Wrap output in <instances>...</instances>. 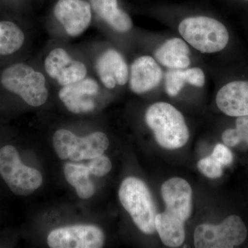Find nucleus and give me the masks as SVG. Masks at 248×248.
I'll use <instances>...</instances> for the list:
<instances>
[{
    "instance_id": "obj_21",
    "label": "nucleus",
    "mask_w": 248,
    "mask_h": 248,
    "mask_svg": "<svg viewBox=\"0 0 248 248\" xmlns=\"http://www.w3.org/2000/svg\"><path fill=\"white\" fill-rule=\"evenodd\" d=\"M24 32L14 22H0V55H8L15 53L22 46Z\"/></svg>"
},
{
    "instance_id": "obj_22",
    "label": "nucleus",
    "mask_w": 248,
    "mask_h": 248,
    "mask_svg": "<svg viewBox=\"0 0 248 248\" xmlns=\"http://www.w3.org/2000/svg\"><path fill=\"white\" fill-rule=\"evenodd\" d=\"M222 140L226 146L234 147L241 141L248 143V116L237 117L236 128L227 129L222 134Z\"/></svg>"
},
{
    "instance_id": "obj_9",
    "label": "nucleus",
    "mask_w": 248,
    "mask_h": 248,
    "mask_svg": "<svg viewBox=\"0 0 248 248\" xmlns=\"http://www.w3.org/2000/svg\"><path fill=\"white\" fill-rule=\"evenodd\" d=\"M161 195L166 204L164 215L185 223L192 210V190L182 178H172L161 186Z\"/></svg>"
},
{
    "instance_id": "obj_25",
    "label": "nucleus",
    "mask_w": 248,
    "mask_h": 248,
    "mask_svg": "<svg viewBox=\"0 0 248 248\" xmlns=\"http://www.w3.org/2000/svg\"><path fill=\"white\" fill-rule=\"evenodd\" d=\"M211 155L223 166H229L233 161V155L231 150L221 143L215 147Z\"/></svg>"
},
{
    "instance_id": "obj_7",
    "label": "nucleus",
    "mask_w": 248,
    "mask_h": 248,
    "mask_svg": "<svg viewBox=\"0 0 248 248\" xmlns=\"http://www.w3.org/2000/svg\"><path fill=\"white\" fill-rule=\"evenodd\" d=\"M248 232L239 217H227L221 224H202L194 234L197 248H232L240 246L247 238Z\"/></svg>"
},
{
    "instance_id": "obj_16",
    "label": "nucleus",
    "mask_w": 248,
    "mask_h": 248,
    "mask_svg": "<svg viewBox=\"0 0 248 248\" xmlns=\"http://www.w3.org/2000/svg\"><path fill=\"white\" fill-rule=\"evenodd\" d=\"M155 58L170 69H185L190 65V49L180 38H172L156 49Z\"/></svg>"
},
{
    "instance_id": "obj_14",
    "label": "nucleus",
    "mask_w": 248,
    "mask_h": 248,
    "mask_svg": "<svg viewBox=\"0 0 248 248\" xmlns=\"http://www.w3.org/2000/svg\"><path fill=\"white\" fill-rule=\"evenodd\" d=\"M216 102L227 115L248 116V81H232L225 85L217 93Z\"/></svg>"
},
{
    "instance_id": "obj_17",
    "label": "nucleus",
    "mask_w": 248,
    "mask_h": 248,
    "mask_svg": "<svg viewBox=\"0 0 248 248\" xmlns=\"http://www.w3.org/2000/svg\"><path fill=\"white\" fill-rule=\"evenodd\" d=\"M90 4L93 11L113 30L125 32L133 27L130 16L119 8L117 0H90Z\"/></svg>"
},
{
    "instance_id": "obj_1",
    "label": "nucleus",
    "mask_w": 248,
    "mask_h": 248,
    "mask_svg": "<svg viewBox=\"0 0 248 248\" xmlns=\"http://www.w3.org/2000/svg\"><path fill=\"white\" fill-rule=\"evenodd\" d=\"M145 118L156 142L163 148L177 149L188 141V128L184 116L169 103L153 104L147 110Z\"/></svg>"
},
{
    "instance_id": "obj_10",
    "label": "nucleus",
    "mask_w": 248,
    "mask_h": 248,
    "mask_svg": "<svg viewBox=\"0 0 248 248\" xmlns=\"http://www.w3.org/2000/svg\"><path fill=\"white\" fill-rule=\"evenodd\" d=\"M55 17L71 37L81 35L92 19V8L85 0H59L54 7Z\"/></svg>"
},
{
    "instance_id": "obj_12",
    "label": "nucleus",
    "mask_w": 248,
    "mask_h": 248,
    "mask_svg": "<svg viewBox=\"0 0 248 248\" xmlns=\"http://www.w3.org/2000/svg\"><path fill=\"white\" fill-rule=\"evenodd\" d=\"M99 86L95 80L86 78L63 86L59 97L67 108L73 113H86L95 107L91 97L97 94Z\"/></svg>"
},
{
    "instance_id": "obj_15",
    "label": "nucleus",
    "mask_w": 248,
    "mask_h": 248,
    "mask_svg": "<svg viewBox=\"0 0 248 248\" xmlns=\"http://www.w3.org/2000/svg\"><path fill=\"white\" fill-rule=\"evenodd\" d=\"M96 68L103 84L109 89H114L117 84L124 86L129 79L126 62L119 52L112 49L98 58Z\"/></svg>"
},
{
    "instance_id": "obj_24",
    "label": "nucleus",
    "mask_w": 248,
    "mask_h": 248,
    "mask_svg": "<svg viewBox=\"0 0 248 248\" xmlns=\"http://www.w3.org/2000/svg\"><path fill=\"white\" fill-rule=\"evenodd\" d=\"M88 168L91 174L96 177H103L110 172L112 164L108 157L101 155L91 159Z\"/></svg>"
},
{
    "instance_id": "obj_11",
    "label": "nucleus",
    "mask_w": 248,
    "mask_h": 248,
    "mask_svg": "<svg viewBox=\"0 0 248 248\" xmlns=\"http://www.w3.org/2000/svg\"><path fill=\"white\" fill-rule=\"evenodd\" d=\"M45 66L48 76L63 86L84 79L87 74L84 63L73 60L66 50L60 48L54 49L49 53Z\"/></svg>"
},
{
    "instance_id": "obj_4",
    "label": "nucleus",
    "mask_w": 248,
    "mask_h": 248,
    "mask_svg": "<svg viewBox=\"0 0 248 248\" xmlns=\"http://www.w3.org/2000/svg\"><path fill=\"white\" fill-rule=\"evenodd\" d=\"M1 82L5 89L19 95L31 107H40L48 99L45 77L24 63H16L4 70Z\"/></svg>"
},
{
    "instance_id": "obj_5",
    "label": "nucleus",
    "mask_w": 248,
    "mask_h": 248,
    "mask_svg": "<svg viewBox=\"0 0 248 248\" xmlns=\"http://www.w3.org/2000/svg\"><path fill=\"white\" fill-rule=\"evenodd\" d=\"M0 175L15 195L19 196L31 195L43 182L40 171L23 164L13 146L0 149Z\"/></svg>"
},
{
    "instance_id": "obj_19",
    "label": "nucleus",
    "mask_w": 248,
    "mask_h": 248,
    "mask_svg": "<svg viewBox=\"0 0 248 248\" xmlns=\"http://www.w3.org/2000/svg\"><path fill=\"white\" fill-rule=\"evenodd\" d=\"M155 228L165 246L178 248L184 244L186 234L183 222L172 219L163 213L157 214L155 217Z\"/></svg>"
},
{
    "instance_id": "obj_6",
    "label": "nucleus",
    "mask_w": 248,
    "mask_h": 248,
    "mask_svg": "<svg viewBox=\"0 0 248 248\" xmlns=\"http://www.w3.org/2000/svg\"><path fill=\"white\" fill-rule=\"evenodd\" d=\"M53 146L60 159L80 161L104 154L108 148L109 140L101 132L78 138L69 130L60 129L54 135Z\"/></svg>"
},
{
    "instance_id": "obj_8",
    "label": "nucleus",
    "mask_w": 248,
    "mask_h": 248,
    "mask_svg": "<svg viewBox=\"0 0 248 248\" xmlns=\"http://www.w3.org/2000/svg\"><path fill=\"white\" fill-rule=\"evenodd\" d=\"M104 232L91 225H76L53 230L47 242L51 248H100L104 244Z\"/></svg>"
},
{
    "instance_id": "obj_23",
    "label": "nucleus",
    "mask_w": 248,
    "mask_h": 248,
    "mask_svg": "<svg viewBox=\"0 0 248 248\" xmlns=\"http://www.w3.org/2000/svg\"><path fill=\"white\" fill-rule=\"evenodd\" d=\"M197 167L203 175L210 179H217L223 175V166L212 155L201 159Z\"/></svg>"
},
{
    "instance_id": "obj_20",
    "label": "nucleus",
    "mask_w": 248,
    "mask_h": 248,
    "mask_svg": "<svg viewBox=\"0 0 248 248\" xmlns=\"http://www.w3.org/2000/svg\"><path fill=\"white\" fill-rule=\"evenodd\" d=\"M67 182L76 188L80 198L88 200L94 194V186L90 179L88 166L82 164H66L63 168Z\"/></svg>"
},
{
    "instance_id": "obj_13",
    "label": "nucleus",
    "mask_w": 248,
    "mask_h": 248,
    "mask_svg": "<svg viewBox=\"0 0 248 248\" xmlns=\"http://www.w3.org/2000/svg\"><path fill=\"white\" fill-rule=\"evenodd\" d=\"M162 77V70L154 58L151 56L140 57L130 67V89L137 94L148 92L160 84Z\"/></svg>"
},
{
    "instance_id": "obj_18",
    "label": "nucleus",
    "mask_w": 248,
    "mask_h": 248,
    "mask_svg": "<svg viewBox=\"0 0 248 248\" xmlns=\"http://www.w3.org/2000/svg\"><path fill=\"white\" fill-rule=\"evenodd\" d=\"M165 87L170 97H174L182 91L186 84L202 87L205 84V75L201 68L170 69L166 75Z\"/></svg>"
},
{
    "instance_id": "obj_2",
    "label": "nucleus",
    "mask_w": 248,
    "mask_h": 248,
    "mask_svg": "<svg viewBox=\"0 0 248 248\" xmlns=\"http://www.w3.org/2000/svg\"><path fill=\"white\" fill-rule=\"evenodd\" d=\"M119 197L139 229L146 234L156 232V208L148 186L141 179L128 177L121 184Z\"/></svg>"
},
{
    "instance_id": "obj_3",
    "label": "nucleus",
    "mask_w": 248,
    "mask_h": 248,
    "mask_svg": "<svg viewBox=\"0 0 248 248\" xmlns=\"http://www.w3.org/2000/svg\"><path fill=\"white\" fill-rule=\"evenodd\" d=\"M179 31L189 45L203 53L221 51L229 41L226 27L217 19L205 16L186 18L179 24Z\"/></svg>"
}]
</instances>
